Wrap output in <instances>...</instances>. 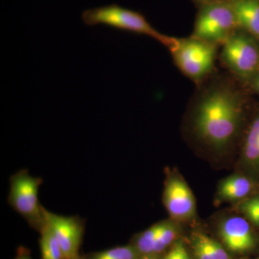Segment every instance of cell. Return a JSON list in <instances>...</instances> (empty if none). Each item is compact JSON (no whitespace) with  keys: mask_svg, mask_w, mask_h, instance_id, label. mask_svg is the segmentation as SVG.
<instances>
[{"mask_svg":"<svg viewBox=\"0 0 259 259\" xmlns=\"http://www.w3.org/2000/svg\"><path fill=\"white\" fill-rule=\"evenodd\" d=\"M218 231L223 245L231 253H247L256 246V237L245 218L237 215L224 218L218 224Z\"/></svg>","mask_w":259,"mask_h":259,"instance_id":"obj_9","label":"cell"},{"mask_svg":"<svg viewBox=\"0 0 259 259\" xmlns=\"http://www.w3.org/2000/svg\"><path fill=\"white\" fill-rule=\"evenodd\" d=\"M243 214L250 223H253L255 226L259 227V211H251Z\"/></svg>","mask_w":259,"mask_h":259,"instance_id":"obj_20","label":"cell"},{"mask_svg":"<svg viewBox=\"0 0 259 259\" xmlns=\"http://www.w3.org/2000/svg\"><path fill=\"white\" fill-rule=\"evenodd\" d=\"M13 259H33L30 255V250L28 248L20 246L17 252L16 256Z\"/></svg>","mask_w":259,"mask_h":259,"instance_id":"obj_21","label":"cell"},{"mask_svg":"<svg viewBox=\"0 0 259 259\" xmlns=\"http://www.w3.org/2000/svg\"><path fill=\"white\" fill-rule=\"evenodd\" d=\"M241 163L245 170L259 176V112L245 136Z\"/></svg>","mask_w":259,"mask_h":259,"instance_id":"obj_10","label":"cell"},{"mask_svg":"<svg viewBox=\"0 0 259 259\" xmlns=\"http://www.w3.org/2000/svg\"><path fill=\"white\" fill-rule=\"evenodd\" d=\"M238 209L242 214L251 212V211H259L258 196V197L244 199L243 202L238 204Z\"/></svg>","mask_w":259,"mask_h":259,"instance_id":"obj_19","label":"cell"},{"mask_svg":"<svg viewBox=\"0 0 259 259\" xmlns=\"http://www.w3.org/2000/svg\"><path fill=\"white\" fill-rule=\"evenodd\" d=\"M162 259H192L186 246L185 241L177 239L165 252Z\"/></svg>","mask_w":259,"mask_h":259,"instance_id":"obj_18","label":"cell"},{"mask_svg":"<svg viewBox=\"0 0 259 259\" xmlns=\"http://www.w3.org/2000/svg\"><path fill=\"white\" fill-rule=\"evenodd\" d=\"M40 234L39 244L41 259H65L60 245L47 223Z\"/></svg>","mask_w":259,"mask_h":259,"instance_id":"obj_15","label":"cell"},{"mask_svg":"<svg viewBox=\"0 0 259 259\" xmlns=\"http://www.w3.org/2000/svg\"><path fill=\"white\" fill-rule=\"evenodd\" d=\"M228 1H230V2H233V1H235V0H228Z\"/></svg>","mask_w":259,"mask_h":259,"instance_id":"obj_26","label":"cell"},{"mask_svg":"<svg viewBox=\"0 0 259 259\" xmlns=\"http://www.w3.org/2000/svg\"><path fill=\"white\" fill-rule=\"evenodd\" d=\"M81 18L89 26L104 25L116 30L153 37L168 49L176 40L175 37L163 35L156 30L141 13L115 4L85 10Z\"/></svg>","mask_w":259,"mask_h":259,"instance_id":"obj_2","label":"cell"},{"mask_svg":"<svg viewBox=\"0 0 259 259\" xmlns=\"http://www.w3.org/2000/svg\"><path fill=\"white\" fill-rule=\"evenodd\" d=\"M163 254L164 253H147V254L139 255L136 259H162Z\"/></svg>","mask_w":259,"mask_h":259,"instance_id":"obj_22","label":"cell"},{"mask_svg":"<svg viewBox=\"0 0 259 259\" xmlns=\"http://www.w3.org/2000/svg\"><path fill=\"white\" fill-rule=\"evenodd\" d=\"M238 27L231 2L218 0L202 5L194 25V37L215 44L224 42Z\"/></svg>","mask_w":259,"mask_h":259,"instance_id":"obj_4","label":"cell"},{"mask_svg":"<svg viewBox=\"0 0 259 259\" xmlns=\"http://www.w3.org/2000/svg\"><path fill=\"white\" fill-rule=\"evenodd\" d=\"M173 220L163 221V226L155 243L154 253H164L177 240L180 228Z\"/></svg>","mask_w":259,"mask_h":259,"instance_id":"obj_16","label":"cell"},{"mask_svg":"<svg viewBox=\"0 0 259 259\" xmlns=\"http://www.w3.org/2000/svg\"><path fill=\"white\" fill-rule=\"evenodd\" d=\"M45 219L60 245L65 259H72L80 255L85 230L82 218L61 215L46 209Z\"/></svg>","mask_w":259,"mask_h":259,"instance_id":"obj_8","label":"cell"},{"mask_svg":"<svg viewBox=\"0 0 259 259\" xmlns=\"http://www.w3.org/2000/svg\"><path fill=\"white\" fill-rule=\"evenodd\" d=\"M231 3L238 27L259 37V0H235Z\"/></svg>","mask_w":259,"mask_h":259,"instance_id":"obj_12","label":"cell"},{"mask_svg":"<svg viewBox=\"0 0 259 259\" xmlns=\"http://www.w3.org/2000/svg\"><path fill=\"white\" fill-rule=\"evenodd\" d=\"M253 185L248 177L233 175L221 181L218 185V198L225 202L244 199L253 190Z\"/></svg>","mask_w":259,"mask_h":259,"instance_id":"obj_11","label":"cell"},{"mask_svg":"<svg viewBox=\"0 0 259 259\" xmlns=\"http://www.w3.org/2000/svg\"><path fill=\"white\" fill-rule=\"evenodd\" d=\"M88 256L90 259H136L139 256V253L134 245L130 243L90 253Z\"/></svg>","mask_w":259,"mask_h":259,"instance_id":"obj_17","label":"cell"},{"mask_svg":"<svg viewBox=\"0 0 259 259\" xmlns=\"http://www.w3.org/2000/svg\"><path fill=\"white\" fill-rule=\"evenodd\" d=\"M192 246L195 259H232L224 245L201 232L192 235Z\"/></svg>","mask_w":259,"mask_h":259,"instance_id":"obj_13","label":"cell"},{"mask_svg":"<svg viewBox=\"0 0 259 259\" xmlns=\"http://www.w3.org/2000/svg\"><path fill=\"white\" fill-rule=\"evenodd\" d=\"M194 1L197 2V3H200V4L204 5L212 3V2L218 1V0H194Z\"/></svg>","mask_w":259,"mask_h":259,"instance_id":"obj_24","label":"cell"},{"mask_svg":"<svg viewBox=\"0 0 259 259\" xmlns=\"http://www.w3.org/2000/svg\"><path fill=\"white\" fill-rule=\"evenodd\" d=\"M243 117L244 100L239 90L228 83L214 85L196 105L194 132L207 147L223 152L236 141Z\"/></svg>","mask_w":259,"mask_h":259,"instance_id":"obj_1","label":"cell"},{"mask_svg":"<svg viewBox=\"0 0 259 259\" xmlns=\"http://www.w3.org/2000/svg\"><path fill=\"white\" fill-rule=\"evenodd\" d=\"M181 71L194 80H199L210 72L215 57L214 44L196 37L176 39L170 48Z\"/></svg>","mask_w":259,"mask_h":259,"instance_id":"obj_5","label":"cell"},{"mask_svg":"<svg viewBox=\"0 0 259 259\" xmlns=\"http://www.w3.org/2000/svg\"><path fill=\"white\" fill-rule=\"evenodd\" d=\"M253 259H259V257H257V258H253Z\"/></svg>","mask_w":259,"mask_h":259,"instance_id":"obj_27","label":"cell"},{"mask_svg":"<svg viewBox=\"0 0 259 259\" xmlns=\"http://www.w3.org/2000/svg\"><path fill=\"white\" fill-rule=\"evenodd\" d=\"M72 259H90L88 256V255H79L78 256L75 257V258Z\"/></svg>","mask_w":259,"mask_h":259,"instance_id":"obj_25","label":"cell"},{"mask_svg":"<svg viewBox=\"0 0 259 259\" xmlns=\"http://www.w3.org/2000/svg\"><path fill=\"white\" fill-rule=\"evenodd\" d=\"M42 182L40 177L31 176L28 170H20L10 177L8 199L10 207L38 233L46 226V209L38 196Z\"/></svg>","mask_w":259,"mask_h":259,"instance_id":"obj_3","label":"cell"},{"mask_svg":"<svg viewBox=\"0 0 259 259\" xmlns=\"http://www.w3.org/2000/svg\"><path fill=\"white\" fill-rule=\"evenodd\" d=\"M163 221L156 223L141 232L133 238L131 244L137 250L139 255L147 254L154 253L155 243L160 231H161Z\"/></svg>","mask_w":259,"mask_h":259,"instance_id":"obj_14","label":"cell"},{"mask_svg":"<svg viewBox=\"0 0 259 259\" xmlns=\"http://www.w3.org/2000/svg\"><path fill=\"white\" fill-rule=\"evenodd\" d=\"M163 202L171 220L185 222L193 219L196 214V201L192 190L177 172L167 175L163 193Z\"/></svg>","mask_w":259,"mask_h":259,"instance_id":"obj_7","label":"cell"},{"mask_svg":"<svg viewBox=\"0 0 259 259\" xmlns=\"http://www.w3.org/2000/svg\"><path fill=\"white\" fill-rule=\"evenodd\" d=\"M253 85L255 90L259 93V74H257L256 76L253 78Z\"/></svg>","mask_w":259,"mask_h":259,"instance_id":"obj_23","label":"cell"},{"mask_svg":"<svg viewBox=\"0 0 259 259\" xmlns=\"http://www.w3.org/2000/svg\"><path fill=\"white\" fill-rule=\"evenodd\" d=\"M222 59L235 74L248 78L258 69L259 51L249 36L234 32L223 42Z\"/></svg>","mask_w":259,"mask_h":259,"instance_id":"obj_6","label":"cell"}]
</instances>
